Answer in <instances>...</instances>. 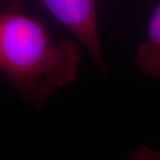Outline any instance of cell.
<instances>
[{"label": "cell", "instance_id": "cell-1", "mask_svg": "<svg viewBox=\"0 0 160 160\" xmlns=\"http://www.w3.org/2000/svg\"><path fill=\"white\" fill-rule=\"evenodd\" d=\"M80 59L78 42L55 45L43 23L20 11L0 12V72L36 110L77 79Z\"/></svg>", "mask_w": 160, "mask_h": 160}, {"label": "cell", "instance_id": "cell-2", "mask_svg": "<svg viewBox=\"0 0 160 160\" xmlns=\"http://www.w3.org/2000/svg\"><path fill=\"white\" fill-rule=\"evenodd\" d=\"M26 0H0V12L20 11ZM75 36L95 61L100 72L108 69L101 51L95 0H36Z\"/></svg>", "mask_w": 160, "mask_h": 160}, {"label": "cell", "instance_id": "cell-3", "mask_svg": "<svg viewBox=\"0 0 160 160\" xmlns=\"http://www.w3.org/2000/svg\"><path fill=\"white\" fill-rule=\"evenodd\" d=\"M135 61L142 74L160 78V3L149 18L147 37L137 47Z\"/></svg>", "mask_w": 160, "mask_h": 160}]
</instances>
